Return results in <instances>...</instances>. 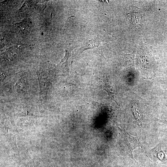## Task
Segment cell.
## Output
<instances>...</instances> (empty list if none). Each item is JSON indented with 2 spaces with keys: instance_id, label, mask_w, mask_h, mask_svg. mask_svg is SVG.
<instances>
[{
  "instance_id": "obj_1",
  "label": "cell",
  "mask_w": 167,
  "mask_h": 167,
  "mask_svg": "<svg viewBox=\"0 0 167 167\" xmlns=\"http://www.w3.org/2000/svg\"><path fill=\"white\" fill-rule=\"evenodd\" d=\"M121 130L124 135L128 153L131 158L135 161L133 156V151L137 147H142V145L137 137L131 135L124 129Z\"/></svg>"
},
{
  "instance_id": "obj_2",
  "label": "cell",
  "mask_w": 167,
  "mask_h": 167,
  "mask_svg": "<svg viewBox=\"0 0 167 167\" xmlns=\"http://www.w3.org/2000/svg\"><path fill=\"white\" fill-rule=\"evenodd\" d=\"M131 104L136 123L139 126L141 127L143 122V118L141 109L137 102L134 100L131 101Z\"/></svg>"
},
{
  "instance_id": "obj_3",
  "label": "cell",
  "mask_w": 167,
  "mask_h": 167,
  "mask_svg": "<svg viewBox=\"0 0 167 167\" xmlns=\"http://www.w3.org/2000/svg\"><path fill=\"white\" fill-rule=\"evenodd\" d=\"M152 155L153 159H158L163 162H166L167 159L165 152L161 150V144H157L151 150Z\"/></svg>"
},
{
  "instance_id": "obj_4",
  "label": "cell",
  "mask_w": 167,
  "mask_h": 167,
  "mask_svg": "<svg viewBox=\"0 0 167 167\" xmlns=\"http://www.w3.org/2000/svg\"><path fill=\"white\" fill-rule=\"evenodd\" d=\"M70 53L68 50H66V54L65 57L61 60L59 64L58 65V68L64 72H68V69L67 66V61L68 58L70 55Z\"/></svg>"
},
{
  "instance_id": "obj_5",
  "label": "cell",
  "mask_w": 167,
  "mask_h": 167,
  "mask_svg": "<svg viewBox=\"0 0 167 167\" xmlns=\"http://www.w3.org/2000/svg\"><path fill=\"white\" fill-rule=\"evenodd\" d=\"M100 42L98 40H92L86 42L84 45L83 49L86 50L98 47L100 44Z\"/></svg>"
},
{
  "instance_id": "obj_6",
  "label": "cell",
  "mask_w": 167,
  "mask_h": 167,
  "mask_svg": "<svg viewBox=\"0 0 167 167\" xmlns=\"http://www.w3.org/2000/svg\"><path fill=\"white\" fill-rule=\"evenodd\" d=\"M155 120H156V121H158V122L163 123L167 125V120H162L159 119L157 118H156L155 119Z\"/></svg>"
}]
</instances>
